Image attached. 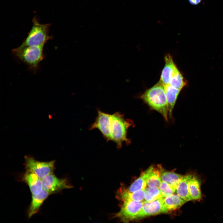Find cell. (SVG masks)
Masks as SVG:
<instances>
[{"label":"cell","instance_id":"6da1fadb","mask_svg":"<svg viewBox=\"0 0 223 223\" xmlns=\"http://www.w3.org/2000/svg\"><path fill=\"white\" fill-rule=\"evenodd\" d=\"M133 124L131 120L125 119L123 115L119 112L112 114L106 113L100 121L99 130L107 141L114 142L119 148L124 142L127 144L130 143L127 132Z\"/></svg>","mask_w":223,"mask_h":223},{"label":"cell","instance_id":"7a4b0ae2","mask_svg":"<svg viewBox=\"0 0 223 223\" xmlns=\"http://www.w3.org/2000/svg\"><path fill=\"white\" fill-rule=\"evenodd\" d=\"M141 98L151 109L159 113L168 121V107L164 86L159 81L141 95Z\"/></svg>","mask_w":223,"mask_h":223},{"label":"cell","instance_id":"3957f363","mask_svg":"<svg viewBox=\"0 0 223 223\" xmlns=\"http://www.w3.org/2000/svg\"><path fill=\"white\" fill-rule=\"evenodd\" d=\"M44 46H19L12 50L13 54L20 60L34 70L37 69L44 57Z\"/></svg>","mask_w":223,"mask_h":223},{"label":"cell","instance_id":"277c9868","mask_svg":"<svg viewBox=\"0 0 223 223\" xmlns=\"http://www.w3.org/2000/svg\"><path fill=\"white\" fill-rule=\"evenodd\" d=\"M33 23L31 29L20 46H44L51 38L49 35L50 24H41L36 18L33 19Z\"/></svg>","mask_w":223,"mask_h":223},{"label":"cell","instance_id":"5b68a950","mask_svg":"<svg viewBox=\"0 0 223 223\" xmlns=\"http://www.w3.org/2000/svg\"><path fill=\"white\" fill-rule=\"evenodd\" d=\"M26 170L36 175L41 179L49 174L53 173L55 169V161L43 162L37 160L30 155L24 157Z\"/></svg>","mask_w":223,"mask_h":223},{"label":"cell","instance_id":"8992f818","mask_svg":"<svg viewBox=\"0 0 223 223\" xmlns=\"http://www.w3.org/2000/svg\"><path fill=\"white\" fill-rule=\"evenodd\" d=\"M143 203V201L123 202L120 209L115 214V217L125 223L134 220L136 216L140 211Z\"/></svg>","mask_w":223,"mask_h":223},{"label":"cell","instance_id":"52a82bcc","mask_svg":"<svg viewBox=\"0 0 223 223\" xmlns=\"http://www.w3.org/2000/svg\"><path fill=\"white\" fill-rule=\"evenodd\" d=\"M42 181L43 189L50 195L72 187L69 184L67 179L58 178L53 173L47 175Z\"/></svg>","mask_w":223,"mask_h":223},{"label":"cell","instance_id":"ba28073f","mask_svg":"<svg viewBox=\"0 0 223 223\" xmlns=\"http://www.w3.org/2000/svg\"><path fill=\"white\" fill-rule=\"evenodd\" d=\"M164 198L161 197L151 202H143L142 208L134 220H138L146 217L163 213Z\"/></svg>","mask_w":223,"mask_h":223},{"label":"cell","instance_id":"9c48e42d","mask_svg":"<svg viewBox=\"0 0 223 223\" xmlns=\"http://www.w3.org/2000/svg\"><path fill=\"white\" fill-rule=\"evenodd\" d=\"M164 60L165 64L161 73L160 81L165 86L169 84L172 75L178 69L169 54H167L165 56Z\"/></svg>","mask_w":223,"mask_h":223},{"label":"cell","instance_id":"30bf717a","mask_svg":"<svg viewBox=\"0 0 223 223\" xmlns=\"http://www.w3.org/2000/svg\"><path fill=\"white\" fill-rule=\"evenodd\" d=\"M23 179L29 187L32 195H38L42 190V180L34 173L26 170Z\"/></svg>","mask_w":223,"mask_h":223},{"label":"cell","instance_id":"8fae6325","mask_svg":"<svg viewBox=\"0 0 223 223\" xmlns=\"http://www.w3.org/2000/svg\"><path fill=\"white\" fill-rule=\"evenodd\" d=\"M187 201L177 194H172L164 198L163 213H166L180 208Z\"/></svg>","mask_w":223,"mask_h":223},{"label":"cell","instance_id":"7c38bea8","mask_svg":"<svg viewBox=\"0 0 223 223\" xmlns=\"http://www.w3.org/2000/svg\"><path fill=\"white\" fill-rule=\"evenodd\" d=\"M50 195L47 191L43 189L39 194L32 195L31 201L28 211V218L38 212L44 202Z\"/></svg>","mask_w":223,"mask_h":223},{"label":"cell","instance_id":"4fadbf2b","mask_svg":"<svg viewBox=\"0 0 223 223\" xmlns=\"http://www.w3.org/2000/svg\"><path fill=\"white\" fill-rule=\"evenodd\" d=\"M117 198L123 202L129 201H143L145 196V190H142L130 192L127 189L120 188L117 193Z\"/></svg>","mask_w":223,"mask_h":223},{"label":"cell","instance_id":"5bb4252c","mask_svg":"<svg viewBox=\"0 0 223 223\" xmlns=\"http://www.w3.org/2000/svg\"><path fill=\"white\" fill-rule=\"evenodd\" d=\"M154 168L151 166L143 172L127 189L130 192H134L145 189L147 186V181Z\"/></svg>","mask_w":223,"mask_h":223},{"label":"cell","instance_id":"9a60e30c","mask_svg":"<svg viewBox=\"0 0 223 223\" xmlns=\"http://www.w3.org/2000/svg\"><path fill=\"white\" fill-rule=\"evenodd\" d=\"M192 174L182 176L176 189L177 194L186 201L192 200L189 190V182Z\"/></svg>","mask_w":223,"mask_h":223},{"label":"cell","instance_id":"2e32d148","mask_svg":"<svg viewBox=\"0 0 223 223\" xmlns=\"http://www.w3.org/2000/svg\"><path fill=\"white\" fill-rule=\"evenodd\" d=\"M164 88L168 104V116L171 118L177 97L181 90L174 88L169 85L164 86Z\"/></svg>","mask_w":223,"mask_h":223},{"label":"cell","instance_id":"e0dca14e","mask_svg":"<svg viewBox=\"0 0 223 223\" xmlns=\"http://www.w3.org/2000/svg\"><path fill=\"white\" fill-rule=\"evenodd\" d=\"M201 181L196 176L192 175L189 182V190L192 200H198L201 198Z\"/></svg>","mask_w":223,"mask_h":223},{"label":"cell","instance_id":"ac0fdd59","mask_svg":"<svg viewBox=\"0 0 223 223\" xmlns=\"http://www.w3.org/2000/svg\"><path fill=\"white\" fill-rule=\"evenodd\" d=\"M182 177V175L173 172L164 171L163 169L161 172L162 181L172 186L176 189Z\"/></svg>","mask_w":223,"mask_h":223},{"label":"cell","instance_id":"d6986e66","mask_svg":"<svg viewBox=\"0 0 223 223\" xmlns=\"http://www.w3.org/2000/svg\"><path fill=\"white\" fill-rule=\"evenodd\" d=\"M163 168L160 166L153 169L147 181V186L150 188H159L162 182L161 175Z\"/></svg>","mask_w":223,"mask_h":223},{"label":"cell","instance_id":"ffe728a7","mask_svg":"<svg viewBox=\"0 0 223 223\" xmlns=\"http://www.w3.org/2000/svg\"><path fill=\"white\" fill-rule=\"evenodd\" d=\"M186 84L183 77L177 69L172 75L169 85L174 88L181 90Z\"/></svg>","mask_w":223,"mask_h":223},{"label":"cell","instance_id":"44dd1931","mask_svg":"<svg viewBox=\"0 0 223 223\" xmlns=\"http://www.w3.org/2000/svg\"><path fill=\"white\" fill-rule=\"evenodd\" d=\"M144 201L151 202L162 197L159 188H146Z\"/></svg>","mask_w":223,"mask_h":223},{"label":"cell","instance_id":"7402d4cb","mask_svg":"<svg viewBox=\"0 0 223 223\" xmlns=\"http://www.w3.org/2000/svg\"><path fill=\"white\" fill-rule=\"evenodd\" d=\"M159 188L161 195L163 198L173 194L176 190L173 186L163 181H162Z\"/></svg>","mask_w":223,"mask_h":223},{"label":"cell","instance_id":"603a6c76","mask_svg":"<svg viewBox=\"0 0 223 223\" xmlns=\"http://www.w3.org/2000/svg\"><path fill=\"white\" fill-rule=\"evenodd\" d=\"M189 2L191 5H196L199 4L202 0H188Z\"/></svg>","mask_w":223,"mask_h":223}]
</instances>
